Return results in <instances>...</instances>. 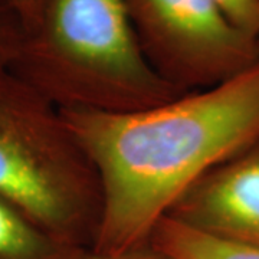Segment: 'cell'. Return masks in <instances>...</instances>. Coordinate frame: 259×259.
<instances>
[{
    "label": "cell",
    "mask_w": 259,
    "mask_h": 259,
    "mask_svg": "<svg viewBox=\"0 0 259 259\" xmlns=\"http://www.w3.org/2000/svg\"><path fill=\"white\" fill-rule=\"evenodd\" d=\"M97 170L102 212L91 250L150 242L190 186L259 140V61L225 82L127 114L61 110Z\"/></svg>",
    "instance_id": "1"
},
{
    "label": "cell",
    "mask_w": 259,
    "mask_h": 259,
    "mask_svg": "<svg viewBox=\"0 0 259 259\" xmlns=\"http://www.w3.org/2000/svg\"><path fill=\"white\" fill-rule=\"evenodd\" d=\"M10 68L59 110L127 114L186 94L148 64L124 0H44Z\"/></svg>",
    "instance_id": "2"
},
{
    "label": "cell",
    "mask_w": 259,
    "mask_h": 259,
    "mask_svg": "<svg viewBox=\"0 0 259 259\" xmlns=\"http://www.w3.org/2000/svg\"><path fill=\"white\" fill-rule=\"evenodd\" d=\"M0 196L54 236L91 249L101 183L62 111L0 65Z\"/></svg>",
    "instance_id": "3"
},
{
    "label": "cell",
    "mask_w": 259,
    "mask_h": 259,
    "mask_svg": "<svg viewBox=\"0 0 259 259\" xmlns=\"http://www.w3.org/2000/svg\"><path fill=\"white\" fill-rule=\"evenodd\" d=\"M143 54L183 93L225 82L259 61V37L238 29L210 0H124Z\"/></svg>",
    "instance_id": "4"
},
{
    "label": "cell",
    "mask_w": 259,
    "mask_h": 259,
    "mask_svg": "<svg viewBox=\"0 0 259 259\" xmlns=\"http://www.w3.org/2000/svg\"><path fill=\"white\" fill-rule=\"evenodd\" d=\"M167 218L212 238L259 248V140L200 177Z\"/></svg>",
    "instance_id": "5"
},
{
    "label": "cell",
    "mask_w": 259,
    "mask_h": 259,
    "mask_svg": "<svg viewBox=\"0 0 259 259\" xmlns=\"http://www.w3.org/2000/svg\"><path fill=\"white\" fill-rule=\"evenodd\" d=\"M85 250L54 236L0 196V259H81Z\"/></svg>",
    "instance_id": "6"
},
{
    "label": "cell",
    "mask_w": 259,
    "mask_h": 259,
    "mask_svg": "<svg viewBox=\"0 0 259 259\" xmlns=\"http://www.w3.org/2000/svg\"><path fill=\"white\" fill-rule=\"evenodd\" d=\"M150 242L173 259H259V248L222 241L163 218Z\"/></svg>",
    "instance_id": "7"
},
{
    "label": "cell",
    "mask_w": 259,
    "mask_h": 259,
    "mask_svg": "<svg viewBox=\"0 0 259 259\" xmlns=\"http://www.w3.org/2000/svg\"><path fill=\"white\" fill-rule=\"evenodd\" d=\"M25 26L5 0H0V65H10L16 59L25 39Z\"/></svg>",
    "instance_id": "8"
},
{
    "label": "cell",
    "mask_w": 259,
    "mask_h": 259,
    "mask_svg": "<svg viewBox=\"0 0 259 259\" xmlns=\"http://www.w3.org/2000/svg\"><path fill=\"white\" fill-rule=\"evenodd\" d=\"M238 29L259 37V0H210Z\"/></svg>",
    "instance_id": "9"
},
{
    "label": "cell",
    "mask_w": 259,
    "mask_h": 259,
    "mask_svg": "<svg viewBox=\"0 0 259 259\" xmlns=\"http://www.w3.org/2000/svg\"><path fill=\"white\" fill-rule=\"evenodd\" d=\"M81 259H173L163 250L156 248L151 242L140 245L131 249L117 252V253H100L88 249L83 252Z\"/></svg>",
    "instance_id": "10"
},
{
    "label": "cell",
    "mask_w": 259,
    "mask_h": 259,
    "mask_svg": "<svg viewBox=\"0 0 259 259\" xmlns=\"http://www.w3.org/2000/svg\"><path fill=\"white\" fill-rule=\"evenodd\" d=\"M5 2L16 12V15L25 26V30H28L33 25V22L39 15V10L44 5V0H5Z\"/></svg>",
    "instance_id": "11"
}]
</instances>
